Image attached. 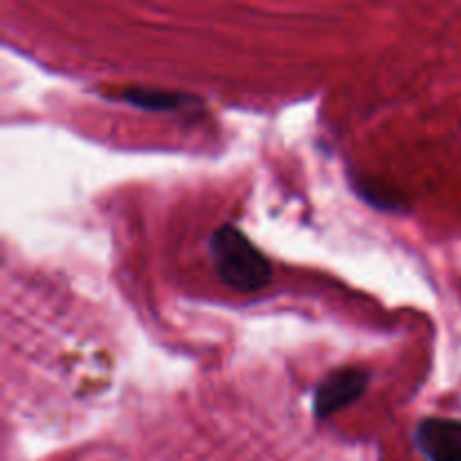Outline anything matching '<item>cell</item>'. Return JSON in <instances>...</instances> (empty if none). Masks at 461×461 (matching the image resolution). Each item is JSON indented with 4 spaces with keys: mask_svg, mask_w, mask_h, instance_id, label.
Returning <instances> with one entry per match:
<instances>
[{
    "mask_svg": "<svg viewBox=\"0 0 461 461\" xmlns=\"http://www.w3.org/2000/svg\"><path fill=\"white\" fill-rule=\"evenodd\" d=\"M210 257L225 286L239 293H257L273 277L268 257L234 225H221L210 237Z\"/></svg>",
    "mask_w": 461,
    "mask_h": 461,
    "instance_id": "obj_1",
    "label": "cell"
},
{
    "mask_svg": "<svg viewBox=\"0 0 461 461\" xmlns=\"http://www.w3.org/2000/svg\"><path fill=\"white\" fill-rule=\"evenodd\" d=\"M419 453L430 461H444L461 455V421L457 419H423L414 430Z\"/></svg>",
    "mask_w": 461,
    "mask_h": 461,
    "instance_id": "obj_3",
    "label": "cell"
},
{
    "mask_svg": "<svg viewBox=\"0 0 461 461\" xmlns=\"http://www.w3.org/2000/svg\"><path fill=\"white\" fill-rule=\"evenodd\" d=\"M369 372L360 367H342L327 374L313 394V412L318 419H329L342 408L360 399L369 387Z\"/></svg>",
    "mask_w": 461,
    "mask_h": 461,
    "instance_id": "obj_2",
    "label": "cell"
},
{
    "mask_svg": "<svg viewBox=\"0 0 461 461\" xmlns=\"http://www.w3.org/2000/svg\"><path fill=\"white\" fill-rule=\"evenodd\" d=\"M444 461H461V455H459V457H450V459H444Z\"/></svg>",
    "mask_w": 461,
    "mask_h": 461,
    "instance_id": "obj_5",
    "label": "cell"
},
{
    "mask_svg": "<svg viewBox=\"0 0 461 461\" xmlns=\"http://www.w3.org/2000/svg\"><path fill=\"white\" fill-rule=\"evenodd\" d=\"M122 97H124V102H131L133 106L144 108V111H183L185 102H196L194 97H185V95L142 88L126 90Z\"/></svg>",
    "mask_w": 461,
    "mask_h": 461,
    "instance_id": "obj_4",
    "label": "cell"
}]
</instances>
